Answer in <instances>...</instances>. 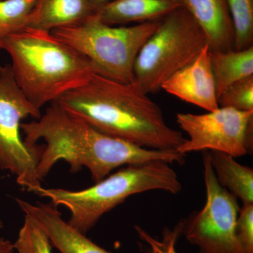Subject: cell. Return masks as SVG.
<instances>
[{
    "label": "cell",
    "instance_id": "cell-1",
    "mask_svg": "<svg viewBox=\"0 0 253 253\" xmlns=\"http://www.w3.org/2000/svg\"><path fill=\"white\" fill-rule=\"evenodd\" d=\"M21 131L28 144L41 139L46 142L37 169L41 181L59 161L68 163L73 172L87 168L95 183L123 166L151 161L183 164L185 161V155L176 150L149 149L104 134L56 101L39 119L22 123Z\"/></svg>",
    "mask_w": 253,
    "mask_h": 253
},
{
    "label": "cell",
    "instance_id": "cell-2",
    "mask_svg": "<svg viewBox=\"0 0 253 253\" xmlns=\"http://www.w3.org/2000/svg\"><path fill=\"white\" fill-rule=\"evenodd\" d=\"M148 95L133 82L94 73L56 102L104 134L149 149L176 150L186 138L168 126L162 109Z\"/></svg>",
    "mask_w": 253,
    "mask_h": 253
},
{
    "label": "cell",
    "instance_id": "cell-3",
    "mask_svg": "<svg viewBox=\"0 0 253 253\" xmlns=\"http://www.w3.org/2000/svg\"><path fill=\"white\" fill-rule=\"evenodd\" d=\"M14 79L37 109L86 84L96 73L89 60L51 32L27 28L5 42Z\"/></svg>",
    "mask_w": 253,
    "mask_h": 253
},
{
    "label": "cell",
    "instance_id": "cell-4",
    "mask_svg": "<svg viewBox=\"0 0 253 253\" xmlns=\"http://www.w3.org/2000/svg\"><path fill=\"white\" fill-rule=\"evenodd\" d=\"M170 165L151 161L126 166L87 189L70 191L41 186L36 194L47 198L55 206L69 210L68 224L86 235L104 214L133 195L154 190L180 192L182 185Z\"/></svg>",
    "mask_w": 253,
    "mask_h": 253
},
{
    "label": "cell",
    "instance_id": "cell-5",
    "mask_svg": "<svg viewBox=\"0 0 253 253\" xmlns=\"http://www.w3.org/2000/svg\"><path fill=\"white\" fill-rule=\"evenodd\" d=\"M161 20L115 26L103 23L94 13L83 23L51 33L89 60L97 74L129 83L138 54Z\"/></svg>",
    "mask_w": 253,
    "mask_h": 253
},
{
    "label": "cell",
    "instance_id": "cell-6",
    "mask_svg": "<svg viewBox=\"0 0 253 253\" xmlns=\"http://www.w3.org/2000/svg\"><path fill=\"white\" fill-rule=\"evenodd\" d=\"M208 44L207 37L189 11L185 7L175 10L161 20L141 47L134 63L133 83L146 94L157 92Z\"/></svg>",
    "mask_w": 253,
    "mask_h": 253
},
{
    "label": "cell",
    "instance_id": "cell-7",
    "mask_svg": "<svg viewBox=\"0 0 253 253\" xmlns=\"http://www.w3.org/2000/svg\"><path fill=\"white\" fill-rule=\"evenodd\" d=\"M41 116L18 86L11 65L0 66V169L9 171L21 187L34 194L42 186L37 169L44 146L26 142L21 124L29 116Z\"/></svg>",
    "mask_w": 253,
    "mask_h": 253
},
{
    "label": "cell",
    "instance_id": "cell-8",
    "mask_svg": "<svg viewBox=\"0 0 253 253\" xmlns=\"http://www.w3.org/2000/svg\"><path fill=\"white\" fill-rule=\"evenodd\" d=\"M206 201L203 209L182 220V234L198 253H243L236 236L237 199L218 182L209 151H204Z\"/></svg>",
    "mask_w": 253,
    "mask_h": 253
},
{
    "label": "cell",
    "instance_id": "cell-9",
    "mask_svg": "<svg viewBox=\"0 0 253 253\" xmlns=\"http://www.w3.org/2000/svg\"><path fill=\"white\" fill-rule=\"evenodd\" d=\"M176 122L189 136L176 149L181 154L209 151L239 158L253 147V111L219 107L205 114L179 113Z\"/></svg>",
    "mask_w": 253,
    "mask_h": 253
},
{
    "label": "cell",
    "instance_id": "cell-10",
    "mask_svg": "<svg viewBox=\"0 0 253 253\" xmlns=\"http://www.w3.org/2000/svg\"><path fill=\"white\" fill-rule=\"evenodd\" d=\"M162 89L182 101L212 111L219 107L207 44L192 61L163 83Z\"/></svg>",
    "mask_w": 253,
    "mask_h": 253
},
{
    "label": "cell",
    "instance_id": "cell-11",
    "mask_svg": "<svg viewBox=\"0 0 253 253\" xmlns=\"http://www.w3.org/2000/svg\"><path fill=\"white\" fill-rule=\"evenodd\" d=\"M25 214L31 217L61 253H112L100 247L63 220L61 213L50 205L31 204L16 199Z\"/></svg>",
    "mask_w": 253,
    "mask_h": 253
},
{
    "label": "cell",
    "instance_id": "cell-12",
    "mask_svg": "<svg viewBox=\"0 0 253 253\" xmlns=\"http://www.w3.org/2000/svg\"><path fill=\"white\" fill-rule=\"evenodd\" d=\"M185 8L201 26L211 51L234 49V33L227 0H184Z\"/></svg>",
    "mask_w": 253,
    "mask_h": 253
},
{
    "label": "cell",
    "instance_id": "cell-13",
    "mask_svg": "<svg viewBox=\"0 0 253 253\" xmlns=\"http://www.w3.org/2000/svg\"><path fill=\"white\" fill-rule=\"evenodd\" d=\"M185 7L184 0H113L98 8L95 14L111 26L143 23L163 19Z\"/></svg>",
    "mask_w": 253,
    "mask_h": 253
},
{
    "label": "cell",
    "instance_id": "cell-14",
    "mask_svg": "<svg viewBox=\"0 0 253 253\" xmlns=\"http://www.w3.org/2000/svg\"><path fill=\"white\" fill-rule=\"evenodd\" d=\"M95 11L89 0H36L28 28L51 32L83 23Z\"/></svg>",
    "mask_w": 253,
    "mask_h": 253
},
{
    "label": "cell",
    "instance_id": "cell-15",
    "mask_svg": "<svg viewBox=\"0 0 253 253\" xmlns=\"http://www.w3.org/2000/svg\"><path fill=\"white\" fill-rule=\"evenodd\" d=\"M209 155L219 184L243 204H253L252 168L240 164L230 155L216 151H209Z\"/></svg>",
    "mask_w": 253,
    "mask_h": 253
},
{
    "label": "cell",
    "instance_id": "cell-16",
    "mask_svg": "<svg viewBox=\"0 0 253 253\" xmlns=\"http://www.w3.org/2000/svg\"><path fill=\"white\" fill-rule=\"evenodd\" d=\"M211 63L218 99L232 84L253 76V46L244 50H211Z\"/></svg>",
    "mask_w": 253,
    "mask_h": 253
},
{
    "label": "cell",
    "instance_id": "cell-17",
    "mask_svg": "<svg viewBox=\"0 0 253 253\" xmlns=\"http://www.w3.org/2000/svg\"><path fill=\"white\" fill-rule=\"evenodd\" d=\"M36 0L0 1V50L13 35L28 27Z\"/></svg>",
    "mask_w": 253,
    "mask_h": 253
},
{
    "label": "cell",
    "instance_id": "cell-18",
    "mask_svg": "<svg viewBox=\"0 0 253 253\" xmlns=\"http://www.w3.org/2000/svg\"><path fill=\"white\" fill-rule=\"evenodd\" d=\"M233 27L234 49L253 46V0H227Z\"/></svg>",
    "mask_w": 253,
    "mask_h": 253
},
{
    "label": "cell",
    "instance_id": "cell-19",
    "mask_svg": "<svg viewBox=\"0 0 253 253\" xmlns=\"http://www.w3.org/2000/svg\"><path fill=\"white\" fill-rule=\"evenodd\" d=\"M51 241L41 226L27 214L14 244L18 253H52Z\"/></svg>",
    "mask_w": 253,
    "mask_h": 253
},
{
    "label": "cell",
    "instance_id": "cell-20",
    "mask_svg": "<svg viewBox=\"0 0 253 253\" xmlns=\"http://www.w3.org/2000/svg\"><path fill=\"white\" fill-rule=\"evenodd\" d=\"M219 107L241 111H253V76L229 86L218 98Z\"/></svg>",
    "mask_w": 253,
    "mask_h": 253
},
{
    "label": "cell",
    "instance_id": "cell-21",
    "mask_svg": "<svg viewBox=\"0 0 253 253\" xmlns=\"http://www.w3.org/2000/svg\"><path fill=\"white\" fill-rule=\"evenodd\" d=\"M182 221H179L173 230L166 229L163 231L162 240L152 237L139 226H135V229L139 237L149 245L152 253H177L176 244L178 238L182 234Z\"/></svg>",
    "mask_w": 253,
    "mask_h": 253
},
{
    "label": "cell",
    "instance_id": "cell-22",
    "mask_svg": "<svg viewBox=\"0 0 253 253\" xmlns=\"http://www.w3.org/2000/svg\"><path fill=\"white\" fill-rule=\"evenodd\" d=\"M236 236L242 253H253V204L240 208Z\"/></svg>",
    "mask_w": 253,
    "mask_h": 253
},
{
    "label": "cell",
    "instance_id": "cell-23",
    "mask_svg": "<svg viewBox=\"0 0 253 253\" xmlns=\"http://www.w3.org/2000/svg\"><path fill=\"white\" fill-rule=\"evenodd\" d=\"M3 227L2 222L0 221V229ZM14 244L4 238L0 237V253H14Z\"/></svg>",
    "mask_w": 253,
    "mask_h": 253
},
{
    "label": "cell",
    "instance_id": "cell-24",
    "mask_svg": "<svg viewBox=\"0 0 253 253\" xmlns=\"http://www.w3.org/2000/svg\"><path fill=\"white\" fill-rule=\"evenodd\" d=\"M89 1L95 10H96L98 8L101 7L103 5L107 4L113 0H89Z\"/></svg>",
    "mask_w": 253,
    "mask_h": 253
},
{
    "label": "cell",
    "instance_id": "cell-25",
    "mask_svg": "<svg viewBox=\"0 0 253 253\" xmlns=\"http://www.w3.org/2000/svg\"><path fill=\"white\" fill-rule=\"evenodd\" d=\"M0 1H1V0H0Z\"/></svg>",
    "mask_w": 253,
    "mask_h": 253
}]
</instances>
